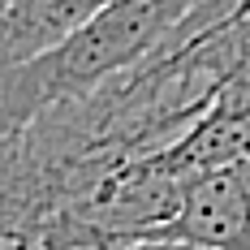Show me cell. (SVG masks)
Listing matches in <instances>:
<instances>
[{
	"label": "cell",
	"instance_id": "obj_4",
	"mask_svg": "<svg viewBox=\"0 0 250 250\" xmlns=\"http://www.w3.org/2000/svg\"><path fill=\"white\" fill-rule=\"evenodd\" d=\"M112 250H207V246H194V242H173V237H151V242H125V246H112Z\"/></svg>",
	"mask_w": 250,
	"mask_h": 250
},
{
	"label": "cell",
	"instance_id": "obj_2",
	"mask_svg": "<svg viewBox=\"0 0 250 250\" xmlns=\"http://www.w3.org/2000/svg\"><path fill=\"white\" fill-rule=\"evenodd\" d=\"M117 0H9L0 9V65H26L69 43Z\"/></svg>",
	"mask_w": 250,
	"mask_h": 250
},
{
	"label": "cell",
	"instance_id": "obj_5",
	"mask_svg": "<svg viewBox=\"0 0 250 250\" xmlns=\"http://www.w3.org/2000/svg\"><path fill=\"white\" fill-rule=\"evenodd\" d=\"M4 4H9V0H0V9H4Z\"/></svg>",
	"mask_w": 250,
	"mask_h": 250
},
{
	"label": "cell",
	"instance_id": "obj_1",
	"mask_svg": "<svg viewBox=\"0 0 250 250\" xmlns=\"http://www.w3.org/2000/svg\"><path fill=\"white\" fill-rule=\"evenodd\" d=\"M173 242L207 250H250V160L216 164L181 181V211L164 229Z\"/></svg>",
	"mask_w": 250,
	"mask_h": 250
},
{
	"label": "cell",
	"instance_id": "obj_3",
	"mask_svg": "<svg viewBox=\"0 0 250 250\" xmlns=\"http://www.w3.org/2000/svg\"><path fill=\"white\" fill-rule=\"evenodd\" d=\"M0 250H48L43 233L30 225H18V220H4L0 216Z\"/></svg>",
	"mask_w": 250,
	"mask_h": 250
}]
</instances>
